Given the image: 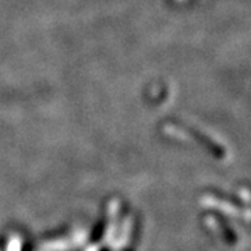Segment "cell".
Returning a JSON list of instances; mask_svg holds the SVG:
<instances>
[{
  "instance_id": "cell-1",
  "label": "cell",
  "mask_w": 251,
  "mask_h": 251,
  "mask_svg": "<svg viewBox=\"0 0 251 251\" xmlns=\"http://www.w3.org/2000/svg\"><path fill=\"white\" fill-rule=\"evenodd\" d=\"M212 215L215 216L216 221L219 222V226H221V229H222V232H224L225 240L227 243H236V234H234V232L232 230V227L226 224V221H225L224 218L219 215V214H216V212H212Z\"/></svg>"
},
{
  "instance_id": "cell-2",
  "label": "cell",
  "mask_w": 251,
  "mask_h": 251,
  "mask_svg": "<svg viewBox=\"0 0 251 251\" xmlns=\"http://www.w3.org/2000/svg\"><path fill=\"white\" fill-rule=\"evenodd\" d=\"M105 227H106V222H105V219H100V221L98 222V225H97V226L94 227V230H92L91 240H92V242H99V240L102 239V236H103Z\"/></svg>"
},
{
  "instance_id": "cell-3",
  "label": "cell",
  "mask_w": 251,
  "mask_h": 251,
  "mask_svg": "<svg viewBox=\"0 0 251 251\" xmlns=\"http://www.w3.org/2000/svg\"><path fill=\"white\" fill-rule=\"evenodd\" d=\"M211 193H212V194H215L216 197L224 198V200H226L227 202H232V204H234L236 206H243L242 201H239L236 197H232V196H229V194H225V193L216 191V190H211Z\"/></svg>"
}]
</instances>
